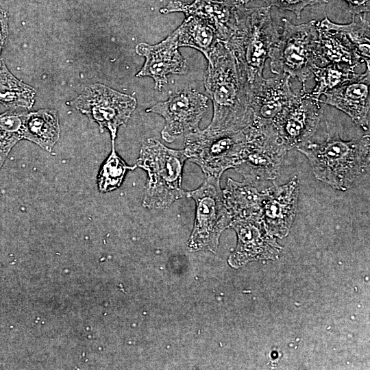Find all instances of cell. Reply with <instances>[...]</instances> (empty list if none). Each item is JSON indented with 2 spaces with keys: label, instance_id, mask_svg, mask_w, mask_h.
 Instances as JSON below:
<instances>
[{
  "label": "cell",
  "instance_id": "2e32d148",
  "mask_svg": "<svg viewBox=\"0 0 370 370\" xmlns=\"http://www.w3.org/2000/svg\"><path fill=\"white\" fill-rule=\"evenodd\" d=\"M230 225L238 236L237 247L231 256L232 262L273 258L280 251V245L267 230L260 214L233 219Z\"/></svg>",
  "mask_w": 370,
  "mask_h": 370
},
{
  "label": "cell",
  "instance_id": "5b68a950",
  "mask_svg": "<svg viewBox=\"0 0 370 370\" xmlns=\"http://www.w3.org/2000/svg\"><path fill=\"white\" fill-rule=\"evenodd\" d=\"M259 132L251 125L234 132L199 130L185 136L184 149L188 160L197 164L206 177L220 178L225 171L241 162L249 141Z\"/></svg>",
  "mask_w": 370,
  "mask_h": 370
},
{
  "label": "cell",
  "instance_id": "7402d4cb",
  "mask_svg": "<svg viewBox=\"0 0 370 370\" xmlns=\"http://www.w3.org/2000/svg\"><path fill=\"white\" fill-rule=\"evenodd\" d=\"M359 15V19L348 24H338L332 22L327 16L319 21H316L317 27L327 29L339 32L343 34L356 49L358 54L367 67H370V40H369V13Z\"/></svg>",
  "mask_w": 370,
  "mask_h": 370
},
{
  "label": "cell",
  "instance_id": "277c9868",
  "mask_svg": "<svg viewBox=\"0 0 370 370\" xmlns=\"http://www.w3.org/2000/svg\"><path fill=\"white\" fill-rule=\"evenodd\" d=\"M188 160L184 149H170L157 139L143 142L136 166L147 172L143 206L151 209L169 207L186 196L182 171Z\"/></svg>",
  "mask_w": 370,
  "mask_h": 370
},
{
  "label": "cell",
  "instance_id": "d4e9b609",
  "mask_svg": "<svg viewBox=\"0 0 370 370\" xmlns=\"http://www.w3.org/2000/svg\"><path fill=\"white\" fill-rule=\"evenodd\" d=\"M137 167L129 166L117 154L114 142H112V150L101 166L97 175V186L100 192L108 193L118 188L122 184L127 171Z\"/></svg>",
  "mask_w": 370,
  "mask_h": 370
},
{
  "label": "cell",
  "instance_id": "e0dca14e",
  "mask_svg": "<svg viewBox=\"0 0 370 370\" xmlns=\"http://www.w3.org/2000/svg\"><path fill=\"white\" fill-rule=\"evenodd\" d=\"M162 14L183 12L207 21L216 29L221 41L226 42L230 38L233 24V2L230 1L195 0L190 4L175 1L169 2L160 9Z\"/></svg>",
  "mask_w": 370,
  "mask_h": 370
},
{
  "label": "cell",
  "instance_id": "4316f807",
  "mask_svg": "<svg viewBox=\"0 0 370 370\" xmlns=\"http://www.w3.org/2000/svg\"><path fill=\"white\" fill-rule=\"evenodd\" d=\"M245 3L254 0H244ZM264 2L267 5L276 7L280 10L293 12L297 19L300 18L301 12L307 6L317 3H328L326 0H258Z\"/></svg>",
  "mask_w": 370,
  "mask_h": 370
},
{
  "label": "cell",
  "instance_id": "44dd1931",
  "mask_svg": "<svg viewBox=\"0 0 370 370\" xmlns=\"http://www.w3.org/2000/svg\"><path fill=\"white\" fill-rule=\"evenodd\" d=\"M179 47H192L208 58L219 40L214 27L206 20L188 16L177 28Z\"/></svg>",
  "mask_w": 370,
  "mask_h": 370
},
{
  "label": "cell",
  "instance_id": "9c48e42d",
  "mask_svg": "<svg viewBox=\"0 0 370 370\" xmlns=\"http://www.w3.org/2000/svg\"><path fill=\"white\" fill-rule=\"evenodd\" d=\"M208 97L188 88L173 93L169 98L146 110L162 116L165 125L162 139L173 143L177 138L199 130V122L208 108Z\"/></svg>",
  "mask_w": 370,
  "mask_h": 370
},
{
  "label": "cell",
  "instance_id": "4fadbf2b",
  "mask_svg": "<svg viewBox=\"0 0 370 370\" xmlns=\"http://www.w3.org/2000/svg\"><path fill=\"white\" fill-rule=\"evenodd\" d=\"M178 47L177 29L158 44H138L136 52L145 57V62L136 76L151 77L155 82V88L160 90L167 83L168 75L183 74L186 71V61L180 54Z\"/></svg>",
  "mask_w": 370,
  "mask_h": 370
},
{
  "label": "cell",
  "instance_id": "8992f818",
  "mask_svg": "<svg viewBox=\"0 0 370 370\" xmlns=\"http://www.w3.org/2000/svg\"><path fill=\"white\" fill-rule=\"evenodd\" d=\"M282 32L269 53L271 71L296 78L306 87V82L312 76L313 64H317L316 21L295 25L282 18Z\"/></svg>",
  "mask_w": 370,
  "mask_h": 370
},
{
  "label": "cell",
  "instance_id": "484cf974",
  "mask_svg": "<svg viewBox=\"0 0 370 370\" xmlns=\"http://www.w3.org/2000/svg\"><path fill=\"white\" fill-rule=\"evenodd\" d=\"M27 109L10 108L0 114V131L20 136L22 139L23 119Z\"/></svg>",
  "mask_w": 370,
  "mask_h": 370
},
{
  "label": "cell",
  "instance_id": "8fae6325",
  "mask_svg": "<svg viewBox=\"0 0 370 370\" xmlns=\"http://www.w3.org/2000/svg\"><path fill=\"white\" fill-rule=\"evenodd\" d=\"M288 151L275 130L258 134L250 139L243 160L234 169L243 180L264 189L263 183L278 176Z\"/></svg>",
  "mask_w": 370,
  "mask_h": 370
},
{
  "label": "cell",
  "instance_id": "30bf717a",
  "mask_svg": "<svg viewBox=\"0 0 370 370\" xmlns=\"http://www.w3.org/2000/svg\"><path fill=\"white\" fill-rule=\"evenodd\" d=\"M320 101L301 86L274 123L288 150L305 144L316 133L322 115Z\"/></svg>",
  "mask_w": 370,
  "mask_h": 370
},
{
  "label": "cell",
  "instance_id": "52a82bcc",
  "mask_svg": "<svg viewBox=\"0 0 370 370\" xmlns=\"http://www.w3.org/2000/svg\"><path fill=\"white\" fill-rule=\"evenodd\" d=\"M186 197L196 204L195 221L188 247L193 250H214L222 232L232 221L224 201L220 178L206 177L203 184Z\"/></svg>",
  "mask_w": 370,
  "mask_h": 370
},
{
  "label": "cell",
  "instance_id": "7a4b0ae2",
  "mask_svg": "<svg viewBox=\"0 0 370 370\" xmlns=\"http://www.w3.org/2000/svg\"><path fill=\"white\" fill-rule=\"evenodd\" d=\"M245 5L244 0L233 2L234 24L225 43L234 56L249 92L264 78V62L280 33L272 19L271 7L248 8Z\"/></svg>",
  "mask_w": 370,
  "mask_h": 370
},
{
  "label": "cell",
  "instance_id": "d6986e66",
  "mask_svg": "<svg viewBox=\"0 0 370 370\" xmlns=\"http://www.w3.org/2000/svg\"><path fill=\"white\" fill-rule=\"evenodd\" d=\"M317 25V24H316ZM318 38L316 51L317 62L346 64L354 68L363 62L355 47L342 33L317 27Z\"/></svg>",
  "mask_w": 370,
  "mask_h": 370
},
{
  "label": "cell",
  "instance_id": "7c38bea8",
  "mask_svg": "<svg viewBox=\"0 0 370 370\" xmlns=\"http://www.w3.org/2000/svg\"><path fill=\"white\" fill-rule=\"evenodd\" d=\"M290 79L286 74L275 75L264 78L258 86L249 90L253 115L251 125L261 130L274 128V123L295 95Z\"/></svg>",
  "mask_w": 370,
  "mask_h": 370
},
{
  "label": "cell",
  "instance_id": "f1b7e54d",
  "mask_svg": "<svg viewBox=\"0 0 370 370\" xmlns=\"http://www.w3.org/2000/svg\"><path fill=\"white\" fill-rule=\"evenodd\" d=\"M345 1L352 16L369 13L370 0H341Z\"/></svg>",
  "mask_w": 370,
  "mask_h": 370
},
{
  "label": "cell",
  "instance_id": "cb8c5ba5",
  "mask_svg": "<svg viewBox=\"0 0 370 370\" xmlns=\"http://www.w3.org/2000/svg\"><path fill=\"white\" fill-rule=\"evenodd\" d=\"M355 69L346 64H313L312 73L314 76L316 86L310 92L311 95L319 99L327 91L352 79L357 75Z\"/></svg>",
  "mask_w": 370,
  "mask_h": 370
},
{
  "label": "cell",
  "instance_id": "ba28073f",
  "mask_svg": "<svg viewBox=\"0 0 370 370\" xmlns=\"http://www.w3.org/2000/svg\"><path fill=\"white\" fill-rule=\"evenodd\" d=\"M69 104L97 123L101 132L107 130L114 142L118 128L127 122L137 103L130 95L95 84L86 88Z\"/></svg>",
  "mask_w": 370,
  "mask_h": 370
},
{
  "label": "cell",
  "instance_id": "f546056e",
  "mask_svg": "<svg viewBox=\"0 0 370 370\" xmlns=\"http://www.w3.org/2000/svg\"><path fill=\"white\" fill-rule=\"evenodd\" d=\"M8 36V16L6 12L0 8V55Z\"/></svg>",
  "mask_w": 370,
  "mask_h": 370
},
{
  "label": "cell",
  "instance_id": "ac0fdd59",
  "mask_svg": "<svg viewBox=\"0 0 370 370\" xmlns=\"http://www.w3.org/2000/svg\"><path fill=\"white\" fill-rule=\"evenodd\" d=\"M223 195L232 220L261 215L264 188L261 189L245 180L239 182L228 178Z\"/></svg>",
  "mask_w": 370,
  "mask_h": 370
},
{
  "label": "cell",
  "instance_id": "5bb4252c",
  "mask_svg": "<svg viewBox=\"0 0 370 370\" xmlns=\"http://www.w3.org/2000/svg\"><path fill=\"white\" fill-rule=\"evenodd\" d=\"M299 189L296 175L286 184L264 188L261 218L271 235L282 238L288 233L296 214Z\"/></svg>",
  "mask_w": 370,
  "mask_h": 370
},
{
  "label": "cell",
  "instance_id": "83f0119b",
  "mask_svg": "<svg viewBox=\"0 0 370 370\" xmlns=\"http://www.w3.org/2000/svg\"><path fill=\"white\" fill-rule=\"evenodd\" d=\"M21 139L17 135L0 131V169L12 148Z\"/></svg>",
  "mask_w": 370,
  "mask_h": 370
},
{
  "label": "cell",
  "instance_id": "4dcf8cb0",
  "mask_svg": "<svg viewBox=\"0 0 370 370\" xmlns=\"http://www.w3.org/2000/svg\"><path fill=\"white\" fill-rule=\"evenodd\" d=\"M221 1H230V0H221Z\"/></svg>",
  "mask_w": 370,
  "mask_h": 370
},
{
  "label": "cell",
  "instance_id": "603a6c76",
  "mask_svg": "<svg viewBox=\"0 0 370 370\" xmlns=\"http://www.w3.org/2000/svg\"><path fill=\"white\" fill-rule=\"evenodd\" d=\"M36 91L16 78L0 60V103L9 108L30 109L35 101Z\"/></svg>",
  "mask_w": 370,
  "mask_h": 370
},
{
  "label": "cell",
  "instance_id": "6da1fadb",
  "mask_svg": "<svg viewBox=\"0 0 370 370\" xmlns=\"http://www.w3.org/2000/svg\"><path fill=\"white\" fill-rule=\"evenodd\" d=\"M206 59L204 86L213 104V116L206 130L222 133L245 128L253 115L248 88L234 54L219 40Z\"/></svg>",
  "mask_w": 370,
  "mask_h": 370
},
{
  "label": "cell",
  "instance_id": "3957f363",
  "mask_svg": "<svg viewBox=\"0 0 370 370\" xmlns=\"http://www.w3.org/2000/svg\"><path fill=\"white\" fill-rule=\"evenodd\" d=\"M297 149L307 158L318 180L341 191L349 188L369 166V134L348 141L328 135L321 143L309 140Z\"/></svg>",
  "mask_w": 370,
  "mask_h": 370
},
{
  "label": "cell",
  "instance_id": "ffe728a7",
  "mask_svg": "<svg viewBox=\"0 0 370 370\" xmlns=\"http://www.w3.org/2000/svg\"><path fill=\"white\" fill-rule=\"evenodd\" d=\"M60 132L58 112L53 109L27 112L24 116L23 139L29 140L49 152H51L58 140Z\"/></svg>",
  "mask_w": 370,
  "mask_h": 370
},
{
  "label": "cell",
  "instance_id": "9a60e30c",
  "mask_svg": "<svg viewBox=\"0 0 370 370\" xmlns=\"http://www.w3.org/2000/svg\"><path fill=\"white\" fill-rule=\"evenodd\" d=\"M370 67L358 74L350 81L327 91L323 95L324 103L330 105L347 114L365 131L369 130Z\"/></svg>",
  "mask_w": 370,
  "mask_h": 370
}]
</instances>
